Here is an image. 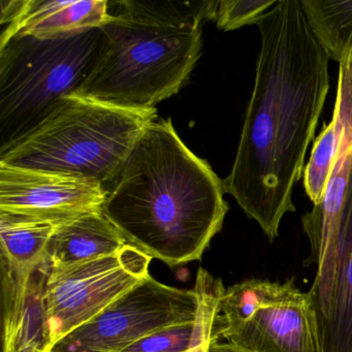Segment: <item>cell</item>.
<instances>
[{
    "instance_id": "cell-1",
    "label": "cell",
    "mask_w": 352,
    "mask_h": 352,
    "mask_svg": "<svg viewBox=\"0 0 352 352\" xmlns=\"http://www.w3.org/2000/svg\"><path fill=\"white\" fill-rule=\"evenodd\" d=\"M261 36L254 88L226 192L269 240L296 211L292 193L329 89V56L300 0H277L256 24Z\"/></svg>"
},
{
    "instance_id": "cell-2",
    "label": "cell",
    "mask_w": 352,
    "mask_h": 352,
    "mask_svg": "<svg viewBox=\"0 0 352 352\" xmlns=\"http://www.w3.org/2000/svg\"><path fill=\"white\" fill-rule=\"evenodd\" d=\"M224 182L177 135L172 120L146 127L102 213L127 244L170 267L199 261L221 230Z\"/></svg>"
},
{
    "instance_id": "cell-3",
    "label": "cell",
    "mask_w": 352,
    "mask_h": 352,
    "mask_svg": "<svg viewBox=\"0 0 352 352\" xmlns=\"http://www.w3.org/2000/svg\"><path fill=\"white\" fill-rule=\"evenodd\" d=\"M216 1L121 0L100 30L104 46L75 96L131 110H151L176 94L195 69L201 25Z\"/></svg>"
},
{
    "instance_id": "cell-4",
    "label": "cell",
    "mask_w": 352,
    "mask_h": 352,
    "mask_svg": "<svg viewBox=\"0 0 352 352\" xmlns=\"http://www.w3.org/2000/svg\"><path fill=\"white\" fill-rule=\"evenodd\" d=\"M157 111L131 110L77 96L6 149L0 166L100 183L110 191Z\"/></svg>"
},
{
    "instance_id": "cell-5",
    "label": "cell",
    "mask_w": 352,
    "mask_h": 352,
    "mask_svg": "<svg viewBox=\"0 0 352 352\" xmlns=\"http://www.w3.org/2000/svg\"><path fill=\"white\" fill-rule=\"evenodd\" d=\"M100 28L69 38H13L0 45V150L38 126L75 96L98 65Z\"/></svg>"
},
{
    "instance_id": "cell-6",
    "label": "cell",
    "mask_w": 352,
    "mask_h": 352,
    "mask_svg": "<svg viewBox=\"0 0 352 352\" xmlns=\"http://www.w3.org/2000/svg\"><path fill=\"white\" fill-rule=\"evenodd\" d=\"M151 259L126 244L112 255L52 265L46 290L51 348L149 277Z\"/></svg>"
},
{
    "instance_id": "cell-7",
    "label": "cell",
    "mask_w": 352,
    "mask_h": 352,
    "mask_svg": "<svg viewBox=\"0 0 352 352\" xmlns=\"http://www.w3.org/2000/svg\"><path fill=\"white\" fill-rule=\"evenodd\" d=\"M197 311L195 289L172 287L149 276L51 352H121L146 336L195 322Z\"/></svg>"
},
{
    "instance_id": "cell-8",
    "label": "cell",
    "mask_w": 352,
    "mask_h": 352,
    "mask_svg": "<svg viewBox=\"0 0 352 352\" xmlns=\"http://www.w3.org/2000/svg\"><path fill=\"white\" fill-rule=\"evenodd\" d=\"M316 269L309 294L323 352H352V154L333 245Z\"/></svg>"
},
{
    "instance_id": "cell-9",
    "label": "cell",
    "mask_w": 352,
    "mask_h": 352,
    "mask_svg": "<svg viewBox=\"0 0 352 352\" xmlns=\"http://www.w3.org/2000/svg\"><path fill=\"white\" fill-rule=\"evenodd\" d=\"M109 191L75 177L0 166V210L63 223L102 211Z\"/></svg>"
},
{
    "instance_id": "cell-10",
    "label": "cell",
    "mask_w": 352,
    "mask_h": 352,
    "mask_svg": "<svg viewBox=\"0 0 352 352\" xmlns=\"http://www.w3.org/2000/svg\"><path fill=\"white\" fill-rule=\"evenodd\" d=\"M226 340L247 352H323L312 296L296 287L294 278Z\"/></svg>"
},
{
    "instance_id": "cell-11",
    "label": "cell",
    "mask_w": 352,
    "mask_h": 352,
    "mask_svg": "<svg viewBox=\"0 0 352 352\" xmlns=\"http://www.w3.org/2000/svg\"><path fill=\"white\" fill-rule=\"evenodd\" d=\"M3 352H51L46 290L52 263L32 267L0 257Z\"/></svg>"
},
{
    "instance_id": "cell-12",
    "label": "cell",
    "mask_w": 352,
    "mask_h": 352,
    "mask_svg": "<svg viewBox=\"0 0 352 352\" xmlns=\"http://www.w3.org/2000/svg\"><path fill=\"white\" fill-rule=\"evenodd\" d=\"M339 65L333 119L315 141L302 174L305 190L314 206L322 201L336 158L352 151V32Z\"/></svg>"
},
{
    "instance_id": "cell-13",
    "label": "cell",
    "mask_w": 352,
    "mask_h": 352,
    "mask_svg": "<svg viewBox=\"0 0 352 352\" xmlns=\"http://www.w3.org/2000/svg\"><path fill=\"white\" fill-rule=\"evenodd\" d=\"M107 0H26L19 17L8 24L0 45L13 38H69L110 21Z\"/></svg>"
},
{
    "instance_id": "cell-14",
    "label": "cell",
    "mask_w": 352,
    "mask_h": 352,
    "mask_svg": "<svg viewBox=\"0 0 352 352\" xmlns=\"http://www.w3.org/2000/svg\"><path fill=\"white\" fill-rule=\"evenodd\" d=\"M127 244L102 211L85 214L57 226L47 255L52 265H67L118 252Z\"/></svg>"
},
{
    "instance_id": "cell-15",
    "label": "cell",
    "mask_w": 352,
    "mask_h": 352,
    "mask_svg": "<svg viewBox=\"0 0 352 352\" xmlns=\"http://www.w3.org/2000/svg\"><path fill=\"white\" fill-rule=\"evenodd\" d=\"M60 223L0 210L1 258L32 267L49 258L47 248Z\"/></svg>"
},
{
    "instance_id": "cell-16",
    "label": "cell",
    "mask_w": 352,
    "mask_h": 352,
    "mask_svg": "<svg viewBox=\"0 0 352 352\" xmlns=\"http://www.w3.org/2000/svg\"><path fill=\"white\" fill-rule=\"evenodd\" d=\"M283 290V283L249 279L230 286L220 300L215 338L226 339L249 320L261 307L271 304Z\"/></svg>"
},
{
    "instance_id": "cell-17",
    "label": "cell",
    "mask_w": 352,
    "mask_h": 352,
    "mask_svg": "<svg viewBox=\"0 0 352 352\" xmlns=\"http://www.w3.org/2000/svg\"><path fill=\"white\" fill-rule=\"evenodd\" d=\"M302 11L329 58L339 63L352 32V0H300Z\"/></svg>"
},
{
    "instance_id": "cell-18",
    "label": "cell",
    "mask_w": 352,
    "mask_h": 352,
    "mask_svg": "<svg viewBox=\"0 0 352 352\" xmlns=\"http://www.w3.org/2000/svg\"><path fill=\"white\" fill-rule=\"evenodd\" d=\"M197 296V317L195 333L190 348L187 352H209L215 338L216 322L220 313L219 304L226 288L220 278H215L209 272L199 269L195 281Z\"/></svg>"
},
{
    "instance_id": "cell-19",
    "label": "cell",
    "mask_w": 352,
    "mask_h": 352,
    "mask_svg": "<svg viewBox=\"0 0 352 352\" xmlns=\"http://www.w3.org/2000/svg\"><path fill=\"white\" fill-rule=\"evenodd\" d=\"M276 0H221L216 1L213 18L216 25L224 32L245 25H256Z\"/></svg>"
},
{
    "instance_id": "cell-20",
    "label": "cell",
    "mask_w": 352,
    "mask_h": 352,
    "mask_svg": "<svg viewBox=\"0 0 352 352\" xmlns=\"http://www.w3.org/2000/svg\"><path fill=\"white\" fill-rule=\"evenodd\" d=\"M195 333V322L174 325L146 336L121 352H187Z\"/></svg>"
},
{
    "instance_id": "cell-21",
    "label": "cell",
    "mask_w": 352,
    "mask_h": 352,
    "mask_svg": "<svg viewBox=\"0 0 352 352\" xmlns=\"http://www.w3.org/2000/svg\"><path fill=\"white\" fill-rule=\"evenodd\" d=\"M25 3L26 0H1V25L15 21L21 14Z\"/></svg>"
},
{
    "instance_id": "cell-22",
    "label": "cell",
    "mask_w": 352,
    "mask_h": 352,
    "mask_svg": "<svg viewBox=\"0 0 352 352\" xmlns=\"http://www.w3.org/2000/svg\"><path fill=\"white\" fill-rule=\"evenodd\" d=\"M209 352H247L236 346L228 343H219V342H213L210 346Z\"/></svg>"
}]
</instances>
